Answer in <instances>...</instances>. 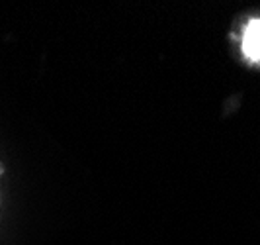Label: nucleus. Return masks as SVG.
<instances>
[{
    "instance_id": "nucleus-1",
    "label": "nucleus",
    "mask_w": 260,
    "mask_h": 245,
    "mask_svg": "<svg viewBox=\"0 0 260 245\" xmlns=\"http://www.w3.org/2000/svg\"><path fill=\"white\" fill-rule=\"evenodd\" d=\"M243 53L250 63H260V20H250L245 28Z\"/></svg>"
}]
</instances>
